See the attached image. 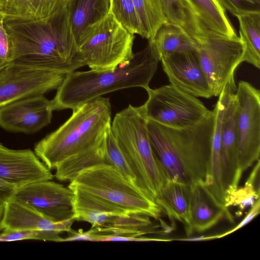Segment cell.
Masks as SVG:
<instances>
[{
  "label": "cell",
  "mask_w": 260,
  "mask_h": 260,
  "mask_svg": "<svg viewBox=\"0 0 260 260\" xmlns=\"http://www.w3.org/2000/svg\"><path fill=\"white\" fill-rule=\"evenodd\" d=\"M215 114L197 124L176 129L147 120L153 151L168 179L187 185L206 183L210 171Z\"/></svg>",
  "instance_id": "obj_1"
},
{
  "label": "cell",
  "mask_w": 260,
  "mask_h": 260,
  "mask_svg": "<svg viewBox=\"0 0 260 260\" xmlns=\"http://www.w3.org/2000/svg\"><path fill=\"white\" fill-rule=\"evenodd\" d=\"M4 25L12 42L14 61H34L66 75L86 66L79 53L66 8L45 19L4 22Z\"/></svg>",
  "instance_id": "obj_2"
},
{
  "label": "cell",
  "mask_w": 260,
  "mask_h": 260,
  "mask_svg": "<svg viewBox=\"0 0 260 260\" xmlns=\"http://www.w3.org/2000/svg\"><path fill=\"white\" fill-rule=\"evenodd\" d=\"M160 61L150 41L128 62L111 70L74 71L67 74L51 100L54 110L74 109L103 95L132 87H149Z\"/></svg>",
  "instance_id": "obj_3"
},
{
  "label": "cell",
  "mask_w": 260,
  "mask_h": 260,
  "mask_svg": "<svg viewBox=\"0 0 260 260\" xmlns=\"http://www.w3.org/2000/svg\"><path fill=\"white\" fill-rule=\"evenodd\" d=\"M109 99L98 97L73 110L70 117L35 145L34 152L50 170L101 145L111 127Z\"/></svg>",
  "instance_id": "obj_4"
},
{
  "label": "cell",
  "mask_w": 260,
  "mask_h": 260,
  "mask_svg": "<svg viewBox=\"0 0 260 260\" xmlns=\"http://www.w3.org/2000/svg\"><path fill=\"white\" fill-rule=\"evenodd\" d=\"M147 123L139 107L129 105L115 115L111 131L139 187L155 201L168 178L152 148Z\"/></svg>",
  "instance_id": "obj_5"
},
{
  "label": "cell",
  "mask_w": 260,
  "mask_h": 260,
  "mask_svg": "<svg viewBox=\"0 0 260 260\" xmlns=\"http://www.w3.org/2000/svg\"><path fill=\"white\" fill-rule=\"evenodd\" d=\"M68 187L94 196L127 214L157 219L161 212L154 200L109 164H98L82 170Z\"/></svg>",
  "instance_id": "obj_6"
},
{
  "label": "cell",
  "mask_w": 260,
  "mask_h": 260,
  "mask_svg": "<svg viewBox=\"0 0 260 260\" xmlns=\"http://www.w3.org/2000/svg\"><path fill=\"white\" fill-rule=\"evenodd\" d=\"M134 35L109 12L86 27L78 41L77 48L90 70H111L134 57Z\"/></svg>",
  "instance_id": "obj_7"
},
{
  "label": "cell",
  "mask_w": 260,
  "mask_h": 260,
  "mask_svg": "<svg viewBox=\"0 0 260 260\" xmlns=\"http://www.w3.org/2000/svg\"><path fill=\"white\" fill-rule=\"evenodd\" d=\"M195 51L213 96H218L237 67L243 62L245 44L238 36L230 37L203 23L192 37Z\"/></svg>",
  "instance_id": "obj_8"
},
{
  "label": "cell",
  "mask_w": 260,
  "mask_h": 260,
  "mask_svg": "<svg viewBox=\"0 0 260 260\" xmlns=\"http://www.w3.org/2000/svg\"><path fill=\"white\" fill-rule=\"evenodd\" d=\"M145 90L148 98L139 109L147 120L165 126L176 129L191 127L211 111L198 98L171 84Z\"/></svg>",
  "instance_id": "obj_9"
},
{
  "label": "cell",
  "mask_w": 260,
  "mask_h": 260,
  "mask_svg": "<svg viewBox=\"0 0 260 260\" xmlns=\"http://www.w3.org/2000/svg\"><path fill=\"white\" fill-rule=\"evenodd\" d=\"M66 76L34 61L16 59L0 70V107L57 89Z\"/></svg>",
  "instance_id": "obj_10"
},
{
  "label": "cell",
  "mask_w": 260,
  "mask_h": 260,
  "mask_svg": "<svg viewBox=\"0 0 260 260\" xmlns=\"http://www.w3.org/2000/svg\"><path fill=\"white\" fill-rule=\"evenodd\" d=\"M235 98V122L238 157L243 172L259 159L260 91L241 81Z\"/></svg>",
  "instance_id": "obj_11"
},
{
  "label": "cell",
  "mask_w": 260,
  "mask_h": 260,
  "mask_svg": "<svg viewBox=\"0 0 260 260\" xmlns=\"http://www.w3.org/2000/svg\"><path fill=\"white\" fill-rule=\"evenodd\" d=\"M13 198L31 206L54 222L75 220L74 191L51 180L18 188Z\"/></svg>",
  "instance_id": "obj_12"
},
{
  "label": "cell",
  "mask_w": 260,
  "mask_h": 260,
  "mask_svg": "<svg viewBox=\"0 0 260 260\" xmlns=\"http://www.w3.org/2000/svg\"><path fill=\"white\" fill-rule=\"evenodd\" d=\"M53 110L44 94L20 99L0 107V127L25 134L37 132L50 123Z\"/></svg>",
  "instance_id": "obj_13"
},
{
  "label": "cell",
  "mask_w": 260,
  "mask_h": 260,
  "mask_svg": "<svg viewBox=\"0 0 260 260\" xmlns=\"http://www.w3.org/2000/svg\"><path fill=\"white\" fill-rule=\"evenodd\" d=\"M160 61L172 85L197 98L213 96L195 50L176 53Z\"/></svg>",
  "instance_id": "obj_14"
},
{
  "label": "cell",
  "mask_w": 260,
  "mask_h": 260,
  "mask_svg": "<svg viewBox=\"0 0 260 260\" xmlns=\"http://www.w3.org/2000/svg\"><path fill=\"white\" fill-rule=\"evenodd\" d=\"M50 170L29 149H13L0 143V179L17 188L53 178Z\"/></svg>",
  "instance_id": "obj_15"
},
{
  "label": "cell",
  "mask_w": 260,
  "mask_h": 260,
  "mask_svg": "<svg viewBox=\"0 0 260 260\" xmlns=\"http://www.w3.org/2000/svg\"><path fill=\"white\" fill-rule=\"evenodd\" d=\"M236 90L231 93L228 100L221 125L220 171L222 185L225 190L236 188L243 173L239 164L237 147L234 98Z\"/></svg>",
  "instance_id": "obj_16"
},
{
  "label": "cell",
  "mask_w": 260,
  "mask_h": 260,
  "mask_svg": "<svg viewBox=\"0 0 260 260\" xmlns=\"http://www.w3.org/2000/svg\"><path fill=\"white\" fill-rule=\"evenodd\" d=\"M75 220L54 222L28 205L12 198L5 202L1 225L2 231L36 230L70 232Z\"/></svg>",
  "instance_id": "obj_17"
},
{
  "label": "cell",
  "mask_w": 260,
  "mask_h": 260,
  "mask_svg": "<svg viewBox=\"0 0 260 260\" xmlns=\"http://www.w3.org/2000/svg\"><path fill=\"white\" fill-rule=\"evenodd\" d=\"M190 187V215L193 232H204L223 218L234 222L228 208L212 194L204 183H197Z\"/></svg>",
  "instance_id": "obj_18"
},
{
  "label": "cell",
  "mask_w": 260,
  "mask_h": 260,
  "mask_svg": "<svg viewBox=\"0 0 260 260\" xmlns=\"http://www.w3.org/2000/svg\"><path fill=\"white\" fill-rule=\"evenodd\" d=\"M190 186L168 179L155 200L169 219L183 225L188 236L194 232L190 215Z\"/></svg>",
  "instance_id": "obj_19"
},
{
  "label": "cell",
  "mask_w": 260,
  "mask_h": 260,
  "mask_svg": "<svg viewBox=\"0 0 260 260\" xmlns=\"http://www.w3.org/2000/svg\"><path fill=\"white\" fill-rule=\"evenodd\" d=\"M70 0H0L4 22H23L47 19L66 8Z\"/></svg>",
  "instance_id": "obj_20"
},
{
  "label": "cell",
  "mask_w": 260,
  "mask_h": 260,
  "mask_svg": "<svg viewBox=\"0 0 260 260\" xmlns=\"http://www.w3.org/2000/svg\"><path fill=\"white\" fill-rule=\"evenodd\" d=\"M70 188L74 193L75 220L88 222L92 227L110 226L119 216L129 215L94 196L77 188Z\"/></svg>",
  "instance_id": "obj_21"
},
{
  "label": "cell",
  "mask_w": 260,
  "mask_h": 260,
  "mask_svg": "<svg viewBox=\"0 0 260 260\" xmlns=\"http://www.w3.org/2000/svg\"><path fill=\"white\" fill-rule=\"evenodd\" d=\"M66 8L77 45L80 36L86 27L110 12V0H70Z\"/></svg>",
  "instance_id": "obj_22"
},
{
  "label": "cell",
  "mask_w": 260,
  "mask_h": 260,
  "mask_svg": "<svg viewBox=\"0 0 260 260\" xmlns=\"http://www.w3.org/2000/svg\"><path fill=\"white\" fill-rule=\"evenodd\" d=\"M160 58L171 54L195 50L193 39L179 25L166 22L149 40Z\"/></svg>",
  "instance_id": "obj_23"
},
{
  "label": "cell",
  "mask_w": 260,
  "mask_h": 260,
  "mask_svg": "<svg viewBox=\"0 0 260 260\" xmlns=\"http://www.w3.org/2000/svg\"><path fill=\"white\" fill-rule=\"evenodd\" d=\"M186 1L208 28L230 37L238 36L225 11L217 0Z\"/></svg>",
  "instance_id": "obj_24"
},
{
  "label": "cell",
  "mask_w": 260,
  "mask_h": 260,
  "mask_svg": "<svg viewBox=\"0 0 260 260\" xmlns=\"http://www.w3.org/2000/svg\"><path fill=\"white\" fill-rule=\"evenodd\" d=\"M101 164L110 165L105 140L98 147L60 163L55 169V177L59 181L70 182L82 170Z\"/></svg>",
  "instance_id": "obj_25"
},
{
  "label": "cell",
  "mask_w": 260,
  "mask_h": 260,
  "mask_svg": "<svg viewBox=\"0 0 260 260\" xmlns=\"http://www.w3.org/2000/svg\"><path fill=\"white\" fill-rule=\"evenodd\" d=\"M239 24L240 37L245 44L243 62L260 68V13L236 17Z\"/></svg>",
  "instance_id": "obj_26"
},
{
  "label": "cell",
  "mask_w": 260,
  "mask_h": 260,
  "mask_svg": "<svg viewBox=\"0 0 260 260\" xmlns=\"http://www.w3.org/2000/svg\"><path fill=\"white\" fill-rule=\"evenodd\" d=\"M140 26V35L152 39L158 28L167 22L161 0H132Z\"/></svg>",
  "instance_id": "obj_27"
},
{
  "label": "cell",
  "mask_w": 260,
  "mask_h": 260,
  "mask_svg": "<svg viewBox=\"0 0 260 260\" xmlns=\"http://www.w3.org/2000/svg\"><path fill=\"white\" fill-rule=\"evenodd\" d=\"M167 22L183 28L191 37L202 25L186 0H161Z\"/></svg>",
  "instance_id": "obj_28"
},
{
  "label": "cell",
  "mask_w": 260,
  "mask_h": 260,
  "mask_svg": "<svg viewBox=\"0 0 260 260\" xmlns=\"http://www.w3.org/2000/svg\"><path fill=\"white\" fill-rule=\"evenodd\" d=\"M243 187H238L229 194L225 200V206L229 208L236 206L238 211L237 216H241L243 211L253 205L259 198L260 189L259 184V160H257Z\"/></svg>",
  "instance_id": "obj_29"
},
{
  "label": "cell",
  "mask_w": 260,
  "mask_h": 260,
  "mask_svg": "<svg viewBox=\"0 0 260 260\" xmlns=\"http://www.w3.org/2000/svg\"><path fill=\"white\" fill-rule=\"evenodd\" d=\"M110 12L130 33L140 35V22L132 0H110Z\"/></svg>",
  "instance_id": "obj_30"
},
{
  "label": "cell",
  "mask_w": 260,
  "mask_h": 260,
  "mask_svg": "<svg viewBox=\"0 0 260 260\" xmlns=\"http://www.w3.org/2000/svg\"><path fill=\"white\" fill-rule=\"evenodd\" d=\"M105 142L106 152L110 165L115 167L125 178L138 186L137 179L111 132V127L106 133Z\"/></svg>",
  "instance_id": "obj_31"
},
{
  "label": "cell",
  "mask_w": 260,
  "mask_h": 260,
  "mask_svg": "<svg viewBox=\"0 0 260 260\" xmlns=\"http://www.w3.org/2000/svg\"><path fill=\"white\" fill-rule=\"evenodd\" d=\"M0 233V242H9L25 240H36L62 242L60 233L36 230L2 231Z\"/></svg>",
  "instance_id": "obj_32"
},
{
  "label": "cell",
  "mask_w": 260,
  "mask_h": 260,
  "mask_svg": "<svg viewBox=\"0 0 260 260\" xmlns=\"http://www.w3.org/2000/svg\"><path fill=\"white\" fill-rule=\"evenodd\" d=\"M222 8L234 16L260 13V0H217Z\"/></svg>",
  "instance_id": "obj_33"
},
{
  "label": "cell",
  "mask_w": 260,
  "mask_h": 260,
  "mask_svg": "<svg viewBox=\"0 0 260 260\" xmlns=\"http://www.w3.org/2000/svg\"><path fill=\"white\" fill-rule=\"evenodd\" d=\"M4 20L0 13V70L14 61L12 44Z\"/></svg>",
  "instance_id": "obj_34"
},
{
  "label": "cell",
  "mask_w": 260,
  "mask_h": 260,
  "mask_svg": "<svg viewBox=\"0 0 260 260\" xmlns=\"http://www.w3.org/2000/svg\"><path fill=\"white\" fill-rule=\"evenodd\" d=\"M259 210L260 199L258 198L254 202L253 205L250 207V210L244 219L237 225H236L234 229L228 231L223 234L218 235V238L226 236L234 232H236L243 226H245L259 213Z\"/></svg>",
  "instance_id": "obj_35"
},
{
  "label": "cell",
  "mask_w": 260,
  "mask_h": 260,
  "mask_svg": "<svg viewBox=\"0 0 260 260\" xmlns=\"http://www.w3.org/2000/svg\"><path fill=\"white\" fill-rule=\"evenodd\" d=\"M170 241V240L162 239L142 237H121L109 236L98 238L96 241Z\"/></svg>",
  "instance_id": "obj_36"
},
{
  "label": "cell",
  "mask_w": 260,
  "mask_h": 260,
  "mask_svg": "<svg viewBox=\"0 0 260 260\" xmlns=\"http://www.w3.org/2000/svg\"><path fill=\"white\" fill-rule=\"evenodd\" d=\"M69 236L66 238H62L63 241H94L95 236L91 231L82 232L81 231H74L73 230L69 232Z\"/></svg>",
  "instance_id": "obj_37"
},
{
  "label": "cell",
  "mask_w": 260,
  "mask_h": 260,
  "mask_svg": "<svg viewBox=\"0 0 260 260\" xmlns=\"http://www.w3.org/2000/svg\"><path fill=\"white\" fill-rule=\"evenodd\" d=\"M17 187L0 179V202H6L14 197Z\"/></svg>",
  "instance_id": "obj_38"
},
{
  "label": "cell",
  "mask_w": 260,
  "mask_h": 260,
  "mask_svg": "<svg viewBox=\"0 0 260 260\" xmlns=\"http://www.w3.org/2000/svg\"><path fill=\"white\" fill-rule=\"evenodd\" d=\"M215 239H218V235H213V236H201L197 237L179 239H178L177 240L183 241H201L214 240Z\"/></svg>",
  "instance_id": "obj_39"
},
{
  "label": "cell",
  "mask_w": 260,
  "mask_h": 260,
  "mask_svg": "<svg viewBox=\"0 0 260 260\" xmlns=\"http://www.w3.org/2000/svg\"><path fill=\"white\" fill-rule=\"evenodd\" d=\"M4 202H0V231L1 230V222L3 216L4 211Z\"/></svg>",
  "instance_id": "obj_40"
}]
</instances>
